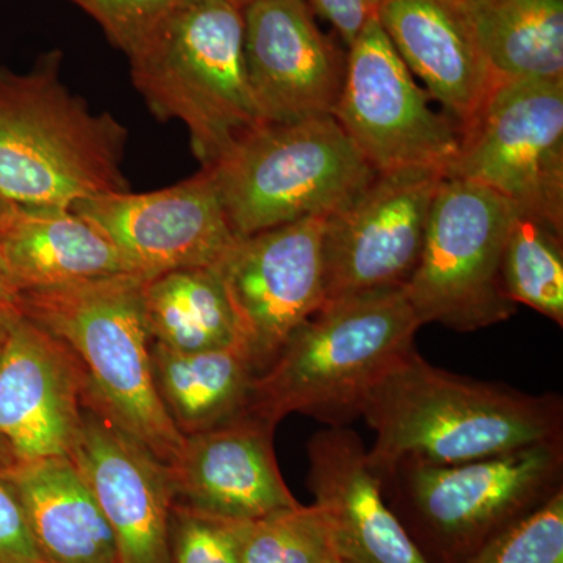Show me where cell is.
Segmentation results:
<instances>
[{"mask_svg": "<svg viewBox=\"0 0 563 563\" xmlns=\"http://www.w3.org/2000/svg\"><path fill=\"white\" fill-rule=\"evenodd\" d=\"M21 290L13 280L0 254V331L14 318L21 317Z\"/></svg>", "mask_w": 563, "mask_h": 563, "instance_id": "obj_32", "label": "cell"}, {"mask_svg": "<svg viewBox=\"0 0 563 563\" xmlns=\"http://www.w3.org/2000/svg\"><path fill=\"white\" fill-rule=\"evenodd\" d=\"M333 558L331 531L317 504L247 523L243 563H328Z\"/></svg>", "mask_w": 563, "mask_h": 563, "instance_id": "obj_26", "label": "cell"}, {"mask_svg": "<svg viewBox=\"0 0 563 563\" xmlns=\"http://www.w3.org/2000/svg\"><path fill=\"white\" fill-rule=\"evenodd\" d=\"M247 523L174 503L172 563H243Z\"/></svg>", "mask_w": 563, "mask_h": 563, "instance_id": "obj_28", "label": "cell"}, {"mask_svg": "<svg viewBox=\"0 0 563 563\" xmlns=\"http://www.w3.org/2000/svg\"><path fill=\"white\" fill-rule=\"evenodd\" d=\"M314 503L344 563H429L380 493L361 437L328 426L307 446Z\"/></svg>", "mask_w": 563, "mask_h": 563, "instance_id": "obj_18", "label": "cell"}, {"mask_svg": "<svg viewBox=\"0 0 563 563\" xmlns=\"http://www.w3.org/2000/svg\"><path fill=\"white\" fill-rule=\"evenodd\" d=\"M429 563H463L563 490V440L448 466L374 470Z\"/></svg>", "mask_w": 563, "mask_h": 563, "instance_id": "obj_6", "label": "cell"}, {"mask_svg": "<svg viewBox=\"0 0 563 563\" xmlns=\"http://www.w3.org/2000/svg\"><path fill=\"white\" fill-rule=\"evenodd\" d=\"M443 179L442 172L424 166L376 173L325 218L324 306L406 287Z\"/></svg>", "mask_w": 563, "mask_h": 563, "instance_id": "obj_11", "label": "cell"}, {"mask_svg": "<svg viewBox=\"0 0 563 563\" xmlns=\"http://www.w3.org/2000/svg\"><path fill=\"white\" fill-rule=\"evenodd\" d=\"M95 222L136 276L217 268L239 236L209 168L150 192H110L74 203Z\"/></svg>", "mask_w": 563, "mask_h": 563, "instance_id": "obj_13", "label": "cell"}, {"mask_svg": "<svg viewBox=\"0 0 563 563\" xmlns=\"http://www.w3.org/2000/svg\"><path fill=\"white\" fill-rule=\"evenodd\" d=\"M144 277L101 279L21 291L22 317L68 352L95 409L172 465L185 437L163 406L152 369Z\"/></svg>", "mask_w": 563, "mask_h": 563, "instance_id": "obj_2", "label": "cell"}, {"mask_svg": "<svg viewBox=\"0 0 563 563\" xmlns=\"http://www.w3.org/2000/svg\"><path fill=\"white\" fill-rule=\"evenodd\" d=\"M465 9L496 79H563V0H476Z\"/></svg>", "mask_w": 563, "mask_h": 563, "instance_id": "obj_23", "label": "cell"}, {"mask_svg": "<svg viewBox=\"0 0 563 563\" xmlns=\"http://www.w3.org/2000/svg\"><path fill=\"white\" fill-rule=\"evenodd\" d=\"M463 563H563V490Z\"/></svg>", "mask_w": 563, "mask_h": 563, "instance_id": "obj_27", "label": "cell"}, {"mask_svg": "<svg viewBox=\"0 0 563 563\" xmlns=\"http://www.w3.org/2000/svg\"><path fill=\"white\" fill-rule=\"evenodd\" d=\"M374 470L448 466L563 440L561 395H529L437 368L412 347L366 396Z\"/></svg>", "mask_w": 563, "mask_h": 563, "instance_id": "obj_1", "label": "cell"}, {"mask_svg": "<svg viewBox=\"0 0 563 563\" xmlns=\"http://www.w3.org/2000/svg\"><path fill=\"white\" fill-rule=\"evenodd\" d=\"M444 177L476 181L563 232V79L498 81Z\"/></svg>", "mask_w": 563, "mask_h": 563, "instance_id": "obj_9", "label": "cell"}, {"mask_svg": "<svg viewBox=\"0 0 563 563\" xmlns=\"http://www.w3.org/2000/svg\"><path fill=\"white\" fill-rule=\"evenodd\" d=\"M376 20L429 96L442 103L459 131L465 128L499 81L465 5L457 0H383Z\"/></svg>", "mask_w": 563, "mask_h": 563, "instance_id": "obj_19", "label": "cell"}, {"mask_svg": "<svg viewBox=\"0 0 563 563\" xmlns=\"http://www.w3.org/2000/svg\"><path fill=\"white\" fill-rule=\"evenodd\" d=\"M14 209H16L14 203L7 201V199H3L2 196H0V231H2L3 225H5L7 221H9V218L11 217V213H13Z\"/></svg>", "mask_w": 563, "mask_h": 563, "instance_id": "obj_33", "label": "cell"}, {"mask_svg": "<svg viewBox=\"0 0 563 563\" xmlns=\"http://www.w3.org/2000/svg\"><path fill=\"white\" fill-rule=\"evenodd\" d=\"M328 563H344L342 561V559L339 558V555H336V558H333L332 561H329Z\"/></svg>", "mask_w": 563, "mask_h": 563, "instance_id": "obj_35", "label": "cell"}, {"mask_svg": "<svg viewBox=\"0 0 563 563\" xmlns=\"http://www.w3.org/2000/svg\"><path fill=\"white\" fill-rule=\"evenodd\" d=\"M563 232L515 209L501 258L507 298L563 325Z\"/></svg>", "mask_w": 563, "mask_h": 563, "instance_id": "obj_25", "label": "cell"}, {"mask_svg": "<svg viewBox=\"0 0 563 563\" xmlns=\"http://www.w3.org/2000/svg\"><path fill=\"white\" fill-rule=\"evenodd\" d=\"M0 563H49L43 558L16 493L0 481Z\"/></svg>", "mask_w": 563, "mask_h": 563, "instance_id": "obj_30", "label": "cell"}, {"mask_svg": "<svg viewBox=\"0 0 563 563\" xmlns=\"http://www.w3.org/2000/svg\"><path fill=\"white\" fill-rule=\"evenodd\" d=\"M274 428L244 412L185 437L180 454L168 465L174 498H181V506L236 521L261 520L299 506L277 466Z\"/></svg>", "mask_w": 563, "mask_h": 563, "instance_id": "obj_17", "label": "cell"}, {"mask_svg": "<svg viewBox=\"0 0 563 563\" xmlns=\"http://www.w3.org/2000/svg\"><path fill=\"white\" fill-rule=\"evenodd\" d=\"M60 52L25 74L0 69V196L20 207H63L129 191L128 131L92 113L60 79Z\"/></svg>", "mask_w": 563, "mask_h": 563, "instance_id": "obj_3", "label": "cell"}, {"mask_svg": "<svg viewBox=\"0 0 563 563\" xmlns=\"http://www.w3.org/2000/svg\"><path fill=\"white\" fill-rule=\"evenodd\" d=\"M333 118L376 173L424 166L446 174L457 157V124L431 109L376 18L347 47Z\"/></svg>", "mask_w": 563, "mask_h": 563, "instance_id": "obj_10", "label": "cell"}, {"mask_svg": "<svg viewBox=\"0 0 563 563\" xmlns=\"http://www.w3.org/2000/svg\"><path fill=\"white\" fill-rule=\"evenodd\" d=\"M307 3L313 13L333 25L350 47L365 25L377 16L383 0H307Z\"/></svg>", "mask_w": 563, "mask_h": 563, "instance_id": "obj_31", "label": "cell"}, {"mask_svg": "<svg viewBox=\"0 0 563 563\" xmlns=\"http://www.w3.org/2000/svg\"><path fill=\"white\" fill-rule=\"evenodd\" d=\"M129 62L152 113L184 122L202 168L265 124L247 79L243 9L232 0H180Z\"/></svg>", "mask_w": 563, "mask_h": 563, "instance_id": "obj_5", "label": "cell"}, {"mask_svg": "<svg viewBox=\"0 0 563 563\" xmlns=\"http://www.w3.org/2000/svg\"><path fill=\"white\" fill-rule=\"evenodd\" d=\"M69 459L109 521L120 563H172L168 465L98 409L81 412Z\"/></svg>", "mask_w": 563, "mask_h": 563, "instance_id": "obj_15", "label": "cell"}, {"mask_svg": "<svg viewBox=\"0 0 563 563\" xmlns=\"http://www.w3.org/2000/svg\"><path fill=\"white\" fill-rule=\"evenodd\" d=\"M98 21L114 47L132 57L180 0H70Z\"/></svg>", "mask_w": 563, "mask_h": 563, "instance_id": "obj_29", "label": "cell"}, {"mask_svg": "<svg viewBox=\"0 0 563 563\" xmlns=\"http://www.w3.org/2000/svg\"><path fill=\"white\" fill-rule=\"evenodd\" d=\"M7 325H9V324H7ZM7 325H5V328H7ZM5 328H3V329H5ZM3 329H2V331H0V333H2V332H3Z\"/></svg>", "mask_w": 563, "mask_h": 563, "instance_id": "obj_37", "label": "cell"}, {"mask_svg": "<svg viewBox=\"0 0 563 563\" xmlns=\"http://www.w3.org/2000/svg\"><path fill=\"white\" fill-rule=\"evenodd\" d=\"M457 2L463 3V5H468V3L476 2V0H457Z\"/></svg>", "mask_w": 563, "mask_h": 563, "instance_id": "obj_36", "label": "cell"}, {"mask_svg": "<svg viewBox=\"0 0 563 563\" xmlns=\"http://www.w3.org/2000/svg\"><path fill=\"white\" fill-rule=\"evenodd\" d=\"M0 254L21 291L133 274L95 222L63 207L16 206L0 231Z\"/></svg>", "mask_w": 563, "mask_h": 563, "instance_id": "obj_20", "label": "cell"}, {"mask_svg": "<svg viewBox=\"0 0 563 563\" xmlns=\"http://www.w3.org/2000/svg\"><path fill=\"white\" fill-rule=\"evenodd\" d=\"M207 168L236 236L329 217L376 176L333 117L263 124Z\"/></svg>", "mask_w": 563, "mask_h": 563, "instance_id": "obj_7", "label": "cell"}, {"mask_svg": "<svg viewBox=\"0 0 563 563\" xmlns=\"http://www.w3.org/2000/svg\"><path fill=\"white\" fill-rule=\"evenodd\" d=\"M232 2H235L236 5L242 7V9H244V7L250 5V3L252 2H257V0H232Z\"/></svg>", "mask_w": 563, "mask_h": 563, "instance_id": "obj_34", "label": "cell"}, {"mask_svg": "<svg viewBox=\"0 0 563 563\" xmlns=\"http://www.w3.org/2000/svg\"><path fill=\"white\" fill-rule=\"evenodd\" d=\"M421 328L404 288L328 303L255 377L246 412L273 426L290 413L347 426Z\"/></svg>", "mask_w": 563, "mask_h": 563, "instance_id": "obj_4", "label": "cell"}, {"mask_svg": "<svg viewBox=\"0 0 563 563\" xmlns=\"http://www.w3.org/2000/svg\"><path fill=\"white\" fill-rule=\"evenodd\" d=\"M155 387L181 435L235 420L250 406L254 366L239 346L179 352L152 342Z\"/></svg>", "mask_w": 563, "mask_h": 563, "instance_id": "obj_22", "label": "cell"}, {"mask_svg": "<svg viewBox=\"0 0 563 563\" xmlns=\"http://www.w3.org/2000/svg\"><path fill=\"white\" fill-rule=\"evenodd\" d=\"M144 314L152 342L168 350L239 346L231 306L214 268L177 269L146 279Z\"/></svg>", "mask_w": 563, "mask_h": 563, "instance_id": "obj_24", "label": "cell"}, {"mask_svg": "<svg viewBox=\"0 0 563 563\" xmlns=\"http://www.w3.org/2000/svg\"><path fill=\"white\" fill-rule=\"evenodd\" d=\"M80 374L57 340L25 317L0 333V437L20 462L69 457Z\"/></svg>", "mask_w": 563, "mask_h": 563, "instance_id": "obj_16", "label": "cell"}, {"mask_svg": "<svg viewBox=\"0 0 563 563\" xmlns=\"http://www.w3.org/2000/svg\"><path fill=\"white\" fill-rule=\"evenodd\" d=\"M512 203L476 181L444 177L433 201L420 261L404 291L422 325L474 332L509 320L501 258Z\"/></svg>", "mask_w": 563, "mask_h": 563, "instance_id": "obj_8", "label": "cell"}, {"mask_svg": "<svg viewBox=\"0 0 563 563\" xmlns=\"http://www.w3.org/2000/svg\"><path fill=\"white\" fill-rule=\"evenodd\" d=\"M9 483L49 563H120L101 507L69 457L20 462Z\"/></svg>", "mask_w": 563, "mask_h": 563, "instance_id": "obj_21", "label": "cell"}, {"mask_svg": "<svg viewBox=\"0 0 563 563\" xmlns=\"http://www.w3.org/2000/svg\"><path fill=\"white\" fill-rule=\"evenodd\" d=\"M325 218H303L239 236L214 268L231 306L240 350L257 376L324 306Z\"/></svg>", "mask_w": 563, "mask_h": 563, "instance_id": "obj_12", "label": "cell"}, {"mask_svg": "<svg viewBox=\"0 0 563 563\" xmlns=\"http://www.w3.org/2000/svg\"><path fill=\"white\" fill-rule=\"evenodd\" d=\"M313 14L307 0H257L243 9L247 79L265 124L333 117L346 52Z\"/></svg>", "mask_w": 563, "mask_h": 563, "instance_id": "obj_14", "label": "cell"}]
</instances>
